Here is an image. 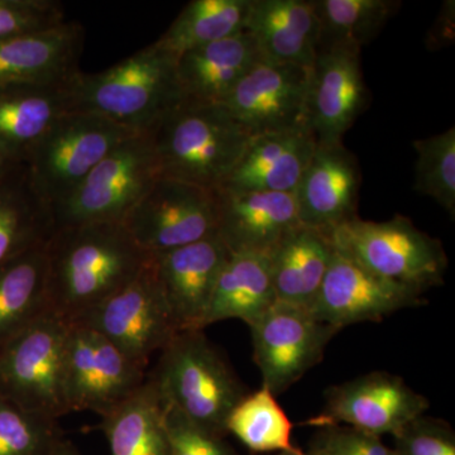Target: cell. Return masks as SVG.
Returning <instances> with one entry per match:
<instances>
[{
  "mask_svg": "<svg viewBox=\"0 0 455 455\" xmlns=\"http://www.w3.org/2000/svg\"><path fill=\"white\" fill-rule=\"evenodd\" d=\"M46 252L50 309L68 323L127 286L152 259L123 223L56 228Z\"/></svg>",
  "mask_w": 455,
  "mask_h": 455,
  "instance_id": "1",
  "label": "cell"
},
{
  "mask_svg": "<svg viewBox=\"0 0 455 455\" xmlns=\"http://www.w3.org/2000/svg\"><path fill=\"white\" fill-rule=\"evenodd\" d=\"M176 60L154 42L100 73L80 71L71 84V112L149 133L181 101Z\"/></svg>",
  "mask_w": 455,
  "mask_h": 455,
  "instance_id": "2",
  "label": "cell"
},
{
  "mask_svg": "<svg viewBox=\"0 0 455 455\" xmlns=\"http://www.w3.org/2000/svg\"><path fill=\"white\" fill-rule=\"evenodd\" d=\"M149 133L160 178L211 190L226 184L253 139L220 104L184 100Z\"/></svg>",
  "mask_w": 455,
  "mask_h": 455,
  "instance_id": "3",
  "label": "cell"
},
{
  "mask_svg": "<svg viewBox=\"0 0 455 455\" xmlns=\"http://www.w3.org/2000/svg\"><path fill=\"white\" fill-rule=\"evenodd\" d=\"M154 379L164 403L196 427L226 435L228 416L247 395L203 331H180L161 350Z\"/></svg>",
  "mask_w": 455,
  "mask_h": 455,
  "instance_id": "4",
  "label": "cell"
},
{
  "mask_svg": "<svg viewBox=\"0 0 455 455\" xmlns=\"http://www.w3.org/2000/svg\"><path fill=\"white\" fill-rule=\"evenodd\" d=\"M328 236L335 251L367 271L423 292L440 286L448 268L442 242L403 215L386 221L355 218Z\"/></svg>",
  "mask_w": 455,
  "mask_h": 455,
  "instance_id": "5",
  "label": "cell"
},
{
  "mask_svg": "<svg viewBox=\"0 0 455 455\" xmlns=\"http://www.w3.org/2000/svg\"><path fill=\"white\" fill-rule=\"evenodd\" d=\"M160 179L151 133L123 140L76 188L56 204V228L123 223L132 209Z\"/></svg>",
  "mask_w": 455,
  "mask_h": 455,
  "instance_id": "6",
  "label": "cell"
},
{
  "mask_svg": "<svg viewBox=\"0 0 455 455\" xmlns=\"http://www.w3.org/2000/svg\"><path fill=\"white\" fill-rule=\"evenodd\" d=\"M70 323L44 314L0 350V397L59 420L68 414L64 391Z\"/></svg>",
  "mask_w": 455,
  "mask_h": 455,
  "instance_id": "7",
  "label": "cell"
},
{
  "mask_svg": "<svg viewBox=\"0 0 455 455\" xmlns=\"http://www.w3.org/2000/svg\"><path fill=\"white\" fill-rule=\"evenodd\" d=\"M133 134L137 132L95 114H66L27 158V170L36 193L52 209L110 151Z\"/></svg>",
  "mask_w": 455,
  "mask_h": 455,
  "instance_id": "8",
  "label": "cell"
},
{
  "mask_svg": "<svg viewBox=\"0 0 455 455\" xmlns=\"http://www.w3.org/2000/svg\"><path fill=\"white\" fill-rule=\"evenodd\" d=\"M123 224L152 256L196 243L218 235V191L160 178Z\"/></svg>",
  "mask_w": 455,
  "mask_h": 455,
  "instance_id": "9",
  "label": "cell"
},
{
  "mask_svg": "<svg viewBox=\"0 0 455 455\" xmlns=\"http://www.w3.org/2000/svg\"><path fill=\"white\" fill-rule=\"evenodd\" d=\"M70 324L94 329L145 367L180 333L156 276L154 256L132 283Z\"/></svg>",
  "mask_w": 455,
  "mask_h": 455,
  "instance_id": "10",
  "label": "cell"
},
{
  "mask_svg": "<svg viewBox=\"0 0 455 455\" xmlns=\"http://www.w3.org/2000/svg\"><path fill=\"white\" fill-rule=\"evenodd\" d=\"M148 373L94 329L70 324L65 349L64 391L68 412L104 416L132 396Z\"/></svg>",
  "mask_w": 455,
  "mask_h": 455,
  "instance_id": "11",
  "label": "cell"
},
{
  "mask_svg": "<svg viewBox=\"0 0 455 455\" xmlns=\"http://www.w3.org/2000/svg\"><path fill=\"white\" fill-rule=\"evenodd\" d=\"M250 328L262 386L275 396L320 363L326 347L340 331L316 320L309 310L278 301Z\"/></svg>",
  "mask_w": 455,
  "mask_h": 455,
  "instance_id": "12",
  "label": "cell"
},
{
  "mask_svg": "<svg viewBox=\"0 0 455 455\" xmlns=\"http://www.w3.org/2000/svg\"><path fill=\"white\" fill-rule=\"evenodd\" d=\"M429 406L401 377L373 372L329 388L324 409L304 424L320 429L343 425L379 438L396 436Z\"/></svg>",
  "mask_w": 455,
  "mask_h": 455,
  "instance_id": "13",
  "label": "cell"
},
{
  "mask_svg": "<svg viewBox=\"0 0 455 455\" xmlns=\"http://www.w3.org/2000/svg\"><path fill=\"white\" fill-rule=\"evenodd\" d=\"M311 68L259 60L220 104L252 136L309 128Z\"/></svg>",
  "mask_w": 455,
  "mask_h": 455,
  "instance_id": "14",
  "label": "cell"
},
{
  "mask_svg": "<svg viewBox=\"0 0 455 455\" xmlns=\"http://www.w3.org/2000/svg\"><path fill=\"white\" fill-rule=\"evenodd\" d=\"M424 292L386 280L334 250L331 265L309 309L319 322L338 331L425 304Z\"/></svg>",
  "mask_w": 455,
  "mask_h": 455,
  "instance_id": "15",
  "label": "cell"
},
{
  "mask_svg": "<svg viewBox=\"0 0 455 455\" xmlns=\"http://www.w3.org/2000/svg\"><path fill=\"white\" fill-rule=\"evenodd\" d=\"M361 169L343 142L316 143L295 196L301 226L329 235L358 218Z\"/></svg>",
  "mask_w": 455,
  "mask_h": 455,
  "instance_id": "16",
  "label": "cell"
},
{
  "mask_svg": "<svg viewBox=\"0 0 455 455\" xmlns=\"http://www.w3.org/2000/svg\"><path fill=\"white\" fill-rule=\"evenodd\" d=\"M358 51L320 50L311 66L307 125L316 143L341 142L366 109L370 92Z\"/></svg>",
  "mask_w": 455,
  "mask_h": 455,
  "instance_id": "17",
  "label": "cell"
},
{
  "mask_svg": "<svg viewBox=\"0 0 455 455\" xmlns=\"http://www.w3.org/2000/svg\"><path fill=\"white\" fill-rule=\"evenodd\" d=\"M229 256L218 235L155 254L156 276L179 331H204L221 267Z\"/></svg>",
  "mask_w": 455,
  "mask_h": 455,
  "instance_id": "18",
  "label": "cell"
},
{
  "mask_svg": "<svg viewBox=\"0 0 455 455\" xmlns=\"http://www.w3.org/2000/svg\"><path fill=\"white\" fill-rule=\"evenodd\" d=\"M217 191L218 235L229 252L269 256L284 236L301 226L293 193Z\"/></svg>",
  "mask_w": 455,
  "mask_h": 455,
  "instance_id": "19",
  "label": "cell"
},
{
  "mask_svg": "<svg viewBox=\"0 0 455 455\" xmlns=\"http://www.w3.org/2000/svg\"><path fill=\"white\" fill-rule=\"evenodd\" d=\"M84 41L83 25L71 20L49 31L0 42V89L70 82L80 73Z\"/></svg>",
  "mask_w": 455,
  "mask_h": 455,
  "instance_id": "20",
  "label": "cell"
},
{
  "mask_svg": "<svg viewBox=\"0 0 455 455\" xmlns=\"http://www.w3.org/2000/svg\"><path fill=\"white\" fill-rule=\"evenodd\" d=\"M244 31L266 61L311 68L319 52L315 0H251Z\"/></svg>",
  "mask_w": 455,
  "mask_h": 455,
  "instance_id": "21",
  "label": "cell"
},
{
  "mask_svg": "<svg viewBox=\"0 0 455 455\" xmlns=\"http://www.w3.org/2000/svg\"><path fill=\"white\" fill-rule=\"evenodd\" d=\"M315 146L316 140L310 128L253 136L241 161L221 188L293 193Z\"/></svg>",
  "mask_w": 455,
  "mask_h": 455,
  "instance_id": "22",
  "label": "cell"
},
{
  "mask_svg": "<svg viewBox=\"0 0 455 455\" xmlns=\"http://www.w3.org/2000/svg\"><path fill=\"white\" fill-rule=\"evenodd\" d=\"M259 60L256 41L245 31L181 53L176 60L181 100L223 103Z\"/></svg>",
  "mask_w": 455,
  "mask_h": 455,
  "instance_id": "23",
  "label": "cell"
},
{
  "mask_svg": "<svg viewBox=\"0 0 455 455\" xmlns=\"http://www.w3.org/2000/svg\"><path fill=\"white\" fill-rule=\"evenodd\" d=\"M73 80L0 89V151L3 154L14 163L26 164L51 128L66 114L71 113Z\"/></svg>",
  "mask_w": 455,
  "mask_h": 455,
  "instance_id": "24",
  "label": "cell"
},
{
  "mask_svg": "<svg viewBox=\"0 0 455 455\" xmlns=\"http://www.w3.org/2000/svg\"><path fill=\"white\" fill-rule=\"evenodd\" d=\"M275 302L269 256L229 252L215 283L204 329L229 319L242 320L251 326Z\"/></svg>",
  "mask_w": 455,
  "mask_h": 455,
  "instance_id": "25",
  "label": "cell"
},
{
  "mask_svg": "<svg viewBox=\"0 0 455 455\" xmlns=\"http://www.w3.org/2000/svg\"><path fill=\"white\" fill-rule=\"evenodd\" d=\"M334 247L319 230L300 226L269 254L276 301L309 310L315 300Z\"/></svg>",
  "mask_w": 455,
  "mask_h": 455,
  "instance_id": "26",
  "label": "cell"
},
{
  "mask_svg": "<svg viewBox=\"0 0 455 455\" xmlns=\"http://www.w3.org/2000/svg\"><path fill=\"white\" fill-rule=\"evenodd\" d=\"M46 244L0 265V350L51 310Z\"/></svg>",
  "mask_w": 455,
  "mask_h": 455,
  "instance_id": "27",
  "label": "cell"
},
{
  "mask_svg": "<svg viewBox=\"0 0 455 455\" xmlns=\"http://www.w3.org/2000/svg\"><path fill=\"white\" fill-rule=\"evenodd\" d=\"M110 455H170L164 401L151 376L127 400L101 416Z\"/></svg>",
  "mask_w": 455,
  "mask_h": 455,
  "instance_id": "28",
  "label": "cell"
},
{
  "mask_svg": "<svg viewBox=\"0 0 455 455\" xmlns=\"http://www.w3.org/2000/svg\"><path fill=\"white\" fill-rule=\"evenodd\" d=\"M55 230L52 211L33 188L26 164L0 176V265L35 245L47 243Z\"/></svg>",
  "mask_w": 455,
  "mask_h": 455,
  "instance_id": "29",
  "label": "cell"
},
{
  "mask_svg": "<svg viewBox=\"0 0 455 455\" xmlns=\"http://www.w3.org/2000/svg\"><path fill=\"white\" fill-rule=\"evenodd\" d=\"M251 0H193L157 44L176 57L243 32Z\"/></svg>",
  "mask_w": 455,
  "mask_h": 455,
  "instance_id": "30",
  "label": "cell"
},
{
  "mask_svg": "<svg viewBox=\"0 0 455 455\" xmlns=\"http://www.w3.org/2000/svg\"><path fill=\"white\" fill-rule=\"evenodd\" d=\"M320 23V50L361 52L379 35L400 2L395 0H315Z\"/></svg>",
  "mask_w": 455,
  "mask_h": 455,
  "instance_id": "31",
  "label": "cell"
},
{
  "mask_svg": "<svg viewBox=\"0 0 455 455\" xmlns=\"http://www.w3.org/2000/svg\"><path fill=\"white\" fill-rule=\"evenodd\" d=\"M293 425L268 388L247 394L228 416L226 430L254 453H302L292 443Z\"/></svg>",
  "mask_w": 455,
  "mask_h": 455,
  "instance_id": "32",
  "label": "cell"
},
{
  "mask_svg": "<svg viewBox=\"0 0 455 455\" xmlns=\"http://www.w3.org/2000/svg\"><path fill=\"white\" fill-rule=\"evenodd\" d=\"M416 155L414 190L435 200L455 217V128L412 142Z\"/></svg>",
  "mask_w": 455,
  "mask_h": 455,
  "instance_id": "33",
  "label": "cell"
},
{
  "mask_svg": "<svg viewBox=\"0 0 455 455\" xmlns=\"http://www.w3.org/2000/svg\"><path fill=\"white\" fill-rule=\"evenodd\" d=\"M62 440L56 419L0 397V455H52Z\"/></svg>",
  "mask_w": 455,
  "mask_h": 455,
  "instance_id": "34",
  "label": "cell"
},
{
  "mask_svg": "<svg viewBox=\"0 0 455 455\" xmlns=\"http://www.w3.org/2000/svg\"><path fill=\"white\" fill-rule=\"evenodd\" d=\"M65 22L56 0H0V42L49 31Z\"/></svg>",
  "mask_w": 455,
  "mask_h": 455,
  "instance_id": "35",
  "label": "cell"
},
{
  "mask_svg": "<svg viewBox=\"0 0 455 455\" xmlns=\"http://www.w3.org/2000/svg\"><path fill=\"white\" fill-rule=\"evenodd\" d=\"M395 438L397 455H455V434L439 419L420 416Z\"/></svg>",
  "mask_w": 455,
  "mask_h": 455,
  "instance_id": "36",
  "label": "cell"
},
{
  "mask_svg": "<svg viewBox=\"0 0 455 455\" xmlns=\"http://www.w3.org/2000/svg\"><path fill=\"white\" fill-rule=\"evenodd\" d=\"M170 455H238L223 436L214 435L188 420L175 407L164 403Z\"/></svg>",
  "mask_w": 455,
  "mask_h": 455,
  "instance_id": "37",
  "label": "cell"
},
{
  "mask_svg": "<svg viewBox=\"0 0 455 455\" xmlns=\"http://www.w3.org/2000/svg\"><path fill=\"white\" fill-rule=\"evenodd\" d=\"M305 455H397L379 436L353 427L334 425L322 427L311 440Z\"/></svg>",
  "mask_w": 455,
  "mask_h": 455,
  "instance_id": "38",
  "label": "cell"
},
{
  "mask_svg": "<svg viewBox=\"0 0 455 455\" xmlns=\"http://www.w3.org/2000/svg\"><path fill=\"white\" fill-rule=\"evenodd\" d=\"M444 11L439 14V25H436L435 35L431 36V42L440 37L439 44L443 42H451V37L453 38L454 35V3H447Z\"/></svg>",
  "mask_w": 455,
  "mask_h": 455,
  "instance_id": "39",
  "label": "cell"
},
{
  "mask_svg": "<svg viewBox=\"0 0 455 455\" xmlns=\"http://www.w3.org/2000/svg\"><path fill=\"white\" fill-rule=\"evenodd\" d=\"M52 455H82L80 451L75 448L73 443L68 442V440H62L60 443L59 447L56 448L55 453Z\"/></svg>",
  "mask_w": 455,
  "mask_h": 455,
  "instance_id": "40",
  "label": "cell"
},
{
  "mask_svg": "<svg viewBox=\"0 0 455 455\" xmlns=\"http://www.w3.org/2000/svg\"><path fill=\"white\" fill-rule=\"evenodd\" d=\"M16 164H18L12 161L11 158H8L7 156L0 151V176L11 170L12 167L16 166Z\"/></svg>",
  "mask_w": 455,
  "mask_h": 455,
  "instance_id": "41",
  "label": "cell"
},
{
  "mask_svg": "<svg viewBox=\"0 0 455 455\" xmlns=\"http://www.w3.org/2000/svg\"><path fill=\"white\" fill-rule=\"evenodd\" d=\"M277 455H305V451L302 453H278Z\"/></svg>",
  "mask_w": 455,
  "mask_h": 455,
  "instance_id": "42",
  "label": "cell"
}]
</instances>
